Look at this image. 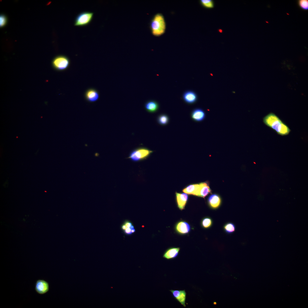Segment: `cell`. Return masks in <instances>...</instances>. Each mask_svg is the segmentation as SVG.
Segmentation results:
<instances>
[{"label":"cell","mask_w":308,"mask_h":308,"mask_svg":"<svg viewBox=\"0 0 308 308\" xmlns=\"http://www.w3.org/2000/svg\"><path fill=\"white\" fill-rule=\"evenodd\" d=\"M263 121L266 125L274 130L279 135H286L290 131V129L288 126L273 113H270L266 116L263 118Z\"/></svg>","instance_id":"obj_1"},{"label":"cell","mask_w":308,"mask_h":308,"mask_svg":"<svg viewBox=\"0 0 308 308\" xmlns=\"http://www.w3.org/2000/svg\"><path fill=\"white\" fill-rule=\"evenodd\" d=\"M150 28L152 34L155 36H159L165 33L166 23L161 14L158 13L154 16L151 22Z\"/></svg>","instance_id":"obj_2"},{"label":"cell","mask_w":308,"mask_h":308,"mask_svg":"<svg viewBox=\"0 0 308 308\" xmlns=\"http://www.w3.org/2000/svg\"><path fill=\"white\" fill-rule=\"evenodd\" d=\"M153 152V151L144 147L136 148L130 153L128 159L133 162H137L146 159Z\"/></svg>","instance_id":"obj_3"},{"label":"cell","mask_w":308,"mask_h":308,"mask_svg":"<svg viewBox=\"0 0 308 308\" xmlns=\"http://www.w3.org/2000/svg\"><path fill=\"white\" fill-rule=\"evenodd\" d=\"M94 13L88 11H84L79 13L75 18L74 25L76 26H83L89 24L92 21Z\"/></svg>","instance_id":"obj_4"},{"label":"cell","mask_w":308,"mask_h":308,"mask_svg":"<svg viewBox=\"0 0 308 308\" xmlns=\"http://www.w3.org/2000/svg\"><path fill=\"white\" fill-rule=\"evenodd\" d=\"M70 64L69 59L66 56L59 55L55 57L52 62L53 67L58 70H63L66 69Z\"/></svg>","instance_id":"obj_5"},{"label":"cell","mask_w":308,"mask_h":308,"mask_svg":"<svg viewBox=\"0 0 308 308\" xmlns=\"http://www.w3.org/2000/svg\"><path fill=\"white\" fill-rule=\"evenodd\" d=\"M48 283L43 279H38L36 282L35 289L38 294L43 295L47 293L49 290Z\"/></svg>","instance_id":"obj_6"},{"label":"cell","mask_w":308,"mask_h":308,"mask_svg":"<svg viewBox=\"0 0 308 308\" xmlns=\"http://www.w3.org/2000/svg\"><path fill=\"white\" fill-rule=\"evenodd\" d=\"M170 291L172 293L174 298L184 307H186L185 301L187 293L185 290H170Z\"/></svg>","instance_id":"obj_7"},{"label":"cell","mask_w":308,"mask_h":308,"mask_svg":"<svg viewBox=\"0 0 308 308\" xmlns=\"http://www.w3.org/2000/svg\"><path fill=\"white\" fill-rule=\"evenodd\" d=\"M208 202L210 208L213 209H216L219 208L220 205L221 199L218 195L214 194L209 196Z\"/></svg>","instance_id":"obj_8"},{"label":"cell","mask_w":308,"mask_h":308,"mask_svg":"<svg viewBox=\"0 0 308 308\" xmlns=\"http://www.w3.org/2000/svg\"><path fill=\"white\" fill-rule=\"evenodd\" d=\"M177 202L178 208L182 210L184 209L188 198V196L187 194L179 193L176 192L175 193Z\"/></svg>","instance_id":"obj_9"},{"label":"cell","mask_w":308,"mask_h":308,"mask_svg":"<svg viewBox=\"0 0 308 308\" xmlns=\"http://www.w3.org/2000/svg\"><path fill=\"white\" fill-rule=\"evenodd\" d=\"M200 183L190 185L185 188L183 191L187 194L199 196Z\"/></svg>","instance_id":"obj_10"},{"label":"cell","mask_w":308,"mask_h":308,"mask_svg":"<svg viewBox=\"0 0 308 308\" xmlns=\"http://www.w3.org/2000/svg\"><path fill=\"white\" fill-rule=\"evenodd\" d=\"M180 248L178 247H171L167 249L164 252L163 257L167 260L173 259L178 256Z\"/></svg>","instance_id":"obj_11"},{"label":"cell","mask_w":308,"mask_h":308,"mask_svg":"<svg viewBox=\"0 0 308 308\" xmlns=\"http://www.w3.org/2000/svg\"><path fill=\"white\" fill-rule=\"evenodd\" d=\"M205 113L202 109L197 108L194 109L191 114L192 118L194 121H200L203 120L205 117Z\"/></svg>","instance_id":"obj_12"},{"label":"cell","mask_w":308,"mask_h":308,"mask_svg":"<svg viewBox=\"0 0 308 308\" xmlns=\"http://www.w3.org/2000/svg\"><path fill=\"white\" fill-rule=\"evenodd\" d=\"M183 98L184 100L189 104L194 103L197 98L196 93L193 91L190 90L185 92L183 94Z\"/></svg>","instance_id":"obj_13"},{"label":"cell","mask_w":308,"mask_h":308,"mask_svg":"<svg viewBox=\"0 0 308 308\" xmlns=\"http://www.w3.org/2000/svg\"><path fill=\"white\" fill-rule=\"evenodd\" d=\"M85 97L87 100L90 102L97 101L99 97V94L96 90L91 89L87 90L85 94Z\"/></svg>","instance_id":"obj_14"},{"label":"cell","mask_w":308,"mask_h":308,"mask_svg":"<svg viewBox=\"0 0 308 308\" xmlns=\"http://www.w3.org/2000/svg\"><path fill=\"white\" fill-rule=\"evenodd\" d=\"M144 107L147 112L151 113H154L158 111L159 108V105L156 101L150 100L147 101L145 103Z\"/></svg>","instance_id":"obj_15"},{"label":"cell","mask_w":308,"mask_h":308,"mask_svg":"<svg viewBox=\"0 0 308 308\" xmlns=\"http://www.w3.org/2000/svg\"><path fill=\"white\" fill-rule=\"evenodd\" d=\"M176 230L179 233L185 234L189 232L190 230V227L187 223L181 221L176 225Z\"/></svg>","instance_id":"obj_16"},{"label":"cell","mask_w":308,"mask_h":308,"mask_svg":"<svg viewBox=\"0 0 308 308\" xmlns=\"http://www.w3.org/2000/svg\"><path fill=\"white\" fill-rule=\"evenodd\" d=\"M200 187L199 196L204 198L211 192V190L208 183L204 182L200 183Z\"/></svg>","instance_id":"obj_17"},{"label":"cell","mask_w":308,"mask_h":308,"mask_svg":"<svg viewBox=\"0 0 308 308\" xmlns=\"http://www.w3.org/2000/svg\"><path fill=\"white\" fill-rule=\"evenodd\" d=\"M157 121L160 125H164L167 124L169 121V117L166 114H162L159 115L157 118Z\"/></svg>","instance_id":"obj_18"},{"label":"cell","mask_w":308,"mask_h":308,"mask_svg":"<svg viewBox=\"0 0 308 308\" xmlns=\"http://www.w3.org/2000/svg\"><path fill=\"white\" fill-rule=\"evenodd\" d=\"M223 228L226 233L231 234L233 233L235 231L236 227L233 223L232 222H228L224 225Z\"/></svg>","instance_id":"obj_19"},{"label":"cell","mask_w":308,"mask_h":308,"mask_svg":"<svg viewBox=\"0 0 308 308\" xmlns=\"http://www.w3.org/2000/svg\"><path fill=\"white\" fill-rule=\"evenodd\" d=\"M200 3L203 7L207 9L212 8L214 6V1L212 0H201Z\"/></svg>","instance_id":"obj_20"},{"label":"cell","mask_w":308,"mask_h":308,"mask_svg":"<svg viewBox=\"0 0 308 308\" xmlns=\"http://www.w3.org/2000/svg\"><path fill=\"white\" fill-rule=\"evenodd\" d=\"M212 224V221L209 217L204 218L202 220L201 225L204 228H208L210 227Z\"/></svg>","instance_id":"obj_21"},{"label":"cell","mask_w":308,"mask_h":308,"mask_svg":"<svg viewBox=\"0 0 308 308\" xmlns=\"http://www.w3.org/2000/svg\"><path fill=\"white\" fill-rule=\"evenodd\" d=\"M300 7L302 9L307 10L308 9V1L307 0H300L298 1Z\"/></svg>","instance_id":"obj_22"},{"label":"cell","mask_w":308,"mask_h":308,"mask_svg":"<svg viewBox=\"0 0 308 308\" xmlns=\"http://www.w3.org/2000/svg\"><path fill=\"white\" fill-rule=\"evenodd\" d=\"M0 26L2 27L4 26L6 24L7 19L6 17L3 15H1L0 17Z\"/></svg>","instance_id":"obj_23"},{"label":"cell","mask_w":308,"mask_h":308,"mask_svg":"<svg viewBox=\"0 0 308 308\" xmlns=\"http://www.w3.org/2000/svg\"><path fill=\"white\" fill-rule=\"evenodd\" d=\"M130 227L126 228L125 230H123L125 233L127 235H131L132 233L131 232V230L132 229L130 228Z\"/></svg>","instance_id":"obj_24"},{"label":"cell","mask_w":308,"mask_h":308,"mask_svg":"<svg viewBox=\"0 0 308 308\" xmlns=\"http://www.w3.org/2000/svg\"><path fill=\"white\" fill-rule=\"evenodd\" d=\"M219 31H219L220 33H222V30H221V29H219Z\"/></svg>","instance_id":"obj_25"}]
</instances>
